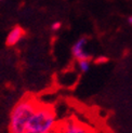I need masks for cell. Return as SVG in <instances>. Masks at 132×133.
I'll return each instance as SVG.
<instances>
[{
    "label": "cell",
    "instance_id": "cell-1",
    "mask_svg": "<svg viewBox=\"0 0 132 133\" xmlns=\"http://www.w3.org/2000/svg\"><path fill=\"white\" fill-rule=\"evenodd\" d=\"M38 106L34 97H24L14 105L10 112L9 133H25L27 125Z\"/></svg>",
    "mask_w": 132,
    "mask_h": 133
},
{
    "label": "cell",
    "instance_id": "cell-2",
    "mask_svg": "<svg viewBox=\"0 0 132 133\" xmlns=\"http://www.w3.org/2000/svg\"><path fill=\"white\" fill-rule=\"evenodd\" d=\"M57 124V117L53 107L38 104L26 131L31 133H48L55 129Z\"/></svg>",
    "mask_w": 132,
    "mask_h": 133
},
{
    "label": "cell",
    "instance_id": "cell-3",
    "mask_svg": "<svg viewBox=\"0 0 132 133\" xmlns=\"http://www.w3.org/2000/svg\"><path fill=\"white\" fill-rule=\"evenodd\" d=\"M60 133H91V129L87 124L80 122L75 118H68L57 124Z\"/></svg>",
    "mask_w": 132,
    "mask_h": 133
},
{
    "label": "cell",
    "instance_id": "cell-4",
    "mask_svg": "<svg viewBox=\"0 0 132 133\" xmlns=\"http://www.w3.org/2000/svg\"><path fill=\"white\" fill-rule=\"evenodd\" d=\"M88 43L87 37H80L71 46V55L76 61L81 59H91V55L85 51V45Z\"/></svg>",
    "mask_w": 132,
    "mask_h": 133
},
{
    "label": "cell",
    "instance_id": "cell-5",
    "mask_svg": "<svg viewBox=\"0 0 132 133\" xmlns=\"http://www.w3.org/2000/svg\"><path fill=\"white\" fill-rule=\"evenodd\" d=\"M24 36H25V30L21 27V26L16 25L9 31L8 36L5 38V43L9 46H13L21 41L24 38Z\"/></svg>",
    "mask_w": 132,
    "mask_h": 133
},
{
    "label": "cell",
    "instance_id": "cell-6",
    "mask_svg": "<svg viewBox=\"0 0 132 133\" xmlns=\"http://www.w3.org/2000/svg\"><path fill=\"white\" fill-rule=\"evenodd\" d=\"M91 59H81V61H77L78 68L81 72H87L89 71L91 67Z\"/></svg>",
    "mask_w": 132,
    "mask_h": 133
},
{
    "label": "cell",
    "instance_id": "cell-7",
    "mask_svg": "<svg viewBox=\"0 0 132 133\" xmlns=\"http://www.w3.org/2000/svg\"><path fill=\"white\" fill-rule=\"evenodd\" d=\"M108 62V58L105 56V55H98L96 58H94L93 63L96 64V65H101V64H105Z\"/></svg>",
    "mask_w": 132,
    "mask_h": 133
},
{
    "label": "cell",
    "instance_id": "cell-8",
    "mask_svg": "<svg viewBox=\"0 0 132 133\" xmlns=\"http://www.w3.org/2000/svg\"><path fill=\"white\" fill-rule=\"evenodd\" d=\"M62 28V23L60 22V21H55V22H53L51 25H50V29L52 30V31H58Z\"/></svg>",
    "mask_w": 132,
    "mask_h": 133
},
{
    "label": "cell",
    "instance_id": "cell-9",
    "mask_svg": "<svg viewBox=\"0 0 132 133\" xmlns=\"http://www.w3.org/2000/svg\"><path fill=\"white\" fill-rule=\"evenodd\" d=\"M127 23H128V25L132 26V15L128 16V18H127Z\"/></svg>",
    "mask_w": 132,
    "mask_h": 133
},
{
    "label": "cell",
    "instance_id": "cell-10",
    "mask_svg": "<svg viewBox=\"0 0 132 133\" xmlns=\"http://www.w3.org/2000/svg\"><path fill=\"white\" fill-rule=\"evenodd\" d=\"M48 133H60V130H58V128L56 127L55 129H53L52 131H50V132H48Z\"/></svg>",
    "mask_w": 132,
    "mask_h": 133
},
{
    "label": "cell",
    "instance_id": "cell-11",
    "mask_svg": "<svg viewBox=\"0 0 132 133\" xmlns=\"http://www.w3.org/2000/svg\"><path fill=\"white\" fill-rule=\"evenodd\" d=\"M91 133H97V132H95V131H93V130H92V131H91Z\"/></svg>",
    "mask_w": 132,
    "mask_h": 133
},
{
    "label": "cell",
    "instance_id": "cell-12",
    "mask_svg": "<svg viewBox=\"0 0 132 133\" xmlns=\"http://www.w3.org/2000/svg\"><path fill=\"white\" fill-rule=\"evenodd\" d=\"M25 133H31V132H29V131H26V132H25Z\"/></svg>",
    "mask_w": 132,
    "mask_h": 133
}]
</instances>
